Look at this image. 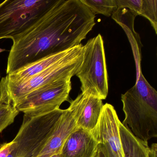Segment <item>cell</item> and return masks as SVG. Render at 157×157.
Listing matches in <instances>:
<instances>
[{
  "instance_id": "1",
  "label": "cell",
  "mask_w": 157,
  "mask_h": 157,
  "mask_svg": "<svg viewBox=\"0 0 157 157\" xmlns=\"http://www.w3.org/2000/svg\"><path fill=\"white\" fill-rule=\"evenodd\" d=\"M95 18L81 0H56L28 30L12 38L7 75L81 44L95 25Z\"/></svg>"
},
{
  "instance_id": "2",
  "label": "cell",
  "mask_w": 157,
  "mask_h": 157,
  "mask_svg": "<svg viewBox=\"0 0 157 157\" xmlns=\"http://www.w3.org/2000/svg\"><path fill=\"white\" fill-rule=\"evenodd\" d=\"M125 118L121 122L145 142L157 137V92L140 71L135 85L121 95Z\"/></svg>"
},
{
  "instance_id": "3",
  "label": "cell",
  "mask_w": 157,
  "mask_h": 157,
  "mask_svg": "<svg viewBox=\"0 0 157 157\" xmlns=\"http://www.w3.org/2000/svg\"><path fill=\"white\" fill-rule=\"evenodd\" d=\"M83 46L73 48L63 60L29 78L17 82L0 81V104L14 107L27 95L43 86L58 82L71 81L78 72L83 58Z\"/></svg>"
},
{
  "instance_id": "4",
  "label": "cell",
  "mask_w": 157,
  "mask_h": 157,
  "mask_svg": "<svg viewBox=\"0 0 157 157\" xmlns=\"http://www.w3.org/2000/svg\"><path fill=\"white\" fill-rule=\"evenodd\" d=\"M83 47L82 62L76 74L81 83V90L105 100L108 93V79L102 37L98 34Z\"/></svg>"
},
{
  "instance_id": "5",
  "label": "cell",
  "mask_w": 157,
  "mask_h": 157,
  "mask_svg": "<svg viewBox=\"0 0 157 157\" xmlns=\"http://www.w3.org/2000/svg\"><path fill=\"white\" fill-rule=\"evenodd\" d=\"M56 0H6L0 3V39L22 33L42 17Z\"/></svg>"
},
{
  "instance_id": "6",
  "label": "cell",
  "mask_w": 157,
  "mask_h": 157,
  "mask_svg": "<svg viewBox=\"0 0 157 157\" xmlns=\"http://www.w3.org/2000/svg\"><path fill=\"white\" fill-rule=\"evenodd\" d=\"M63 110L59 108L34 117L24 115L21 126L12 140L13 157H35L52 134Z\"/></svg>"
},
{
  "instance_id": "7",
  "label": "cell",
  "mask_w": 157,
  "mask_h": 157,
  "mask_svg": "<svg viewBox=\"0 0 157 157\" xmlns=\"http://www.w3.org/2000/svg\"><path fill=\"white\" fill-rule=\"evenodd\" d=\"M71 90V81L50 83L27 94L15 107L29 117L50 113L69 101Z\"/></svg>"
},
{
  "instance_id": "8",
  "label": "cell",
  "mask_w": 157,
  "mask_h": 157,
  "mask_svg": "<svg viewBox=\"0 0 157 157\" xmlns=\"http://www.w3.org/2000/svg\"><path fill=\"white\" fill-rule=\"evenodd\" d=\"M85 94L81 93L71 101L67 109L58 120L52 134L40 152L34 157H50L59 153L66 140L78 128L77 121L85 102Z\"/></svg>"
},
{
  "instance_id": "9",
  "label": "cell",
  "mask_w": 157,
  "mask_h": 157,
  "mask_svg": "<svg viewBox=\"0 0 157 157\" xmlns=\"http://www.w3.org/2000/svg\"><path fill=\"white\" fill-rule=\"evenodd\" d=\"M120 122L114 106L106 103L104 105L98 123L91 132L99 144L109 148L116 157H124L119 134Z\"/></svg>"
},
{
  "instance_id": "10",
  "label": "cell",
  "mask_w": 157,
  "mask_h": 157,
  "mask_svg": "<svg viewBox=\"0 0 157 157\" xmlns=\"http://www.w3.org/2000/svg\"><path fill=\"white\" fill-rule=\"evenodd\" d=\"M99 144L92 133L78 127L62 146L61 157H96Z\"/></svg>"
},
{
  "instance_id": "11",
  "label": "cell",
  "mask_w": 157,
  "mask_h": 157,
  "mask_svg": "<svg viewBox=\"0 0 157 157\" xmlns=\"http://www.w3.org/2000/svg\"><path fill=\"white\" fill-rule=\"evenodd\" d=\"M73 48L46 57L13 73L8 74L6 77L2 78L6 80L11 82L20 81L29 78L47 69L66 58L70 54Z\"/></svg>"
},
{
  "instance_id": "12",
  "label": "cell",
  "mask_w": 157,
  "mask_h": 157,
  "mask_svg": "<svg viewBox=\"0 0 157 157\" xmlns=\"http://www.w3.org/2000/svg\"><path fill=\"white\" fill-rule=\"evenodd\" d=\"M85 94L84 105L77 119V125L92 132L98 123L104 105L101 99Z\"/></svg>"
},
{
  "instance_id": "13",
  "label": "cell",
  "mask_w": 157,
  "mask_h": 157,
  "mask_svg": "<svg viewBox=\"0 0 157 157\" xmlns=\"http://www.w3.org/2000/svg\"><path fill=\"white\" fill-rule=\"evenodd\" d=\"M119 128L124 157H148V142L135 136L129 128L121 122Z\"/></svg>"
},
{
  "instance_id": "14",
  "label": "cell",
  "mask_w": 157,
  "mask_h": 157,
  "mask_svg": "<svg viewBox=\"0 0 157 157\" xmlns=\"http://www.w3.org/2000/svg\"><path fill=\"white\" fill-rule=\"evenodd\" d=\"M94 15L109 17L117 9L116 0H81Z\"/></svg>"
},
{
  "instance_id": "15",
  "label": "cell",
  "mask_w": 157,
  "mask_h": 157,
  "mask_svg": "<svg viewBox=\"0 0 157 157\" xmlns=\"http://www.w3.org/2000/svg\"><path fill=\"white\" fill-rule=\"evenodd\" d=\"M147 19L157 34V1L142 0L140 15Z\"/></svg>"
},
{
  "instance_id": "16",
  "label": "cell",
  "mask_w": 157,
  "mask_h": 157,
  "mask_svg": "<svg viewBox=\"0 0 157 157\" xmlns=\"http://www.w3.org/2000/svg\"><path fill=\"white\" fill-rule=\"evenodd\" d=\"M19 113L13 105L0 104V133L13 123Z\"/></svg>"
},
{
  "instance_id": "17",
  "label": "cell",
  "mask_w": 157,
  "mask_h": 157,
  "mask_svg": "<svg viewBox=\"0 0 157 157\" xmlns=\"http://www.w3.org/2000/svg\"><path fill=\"white\" fill-rule=\"evenodd\" d=\"M117 9H128L133 14L139 15L142 0H116Z\"/></svg>"
},
{
  "instance_id": "18",
  "label": "cell",
  "mask_w": 157,
  "mask_h": 157,
  "mask_svg": "<svg viewBox=\"0 0 157 157\" xmlns=\"http://www.w3.org/2000/svg\"><path fill=\"white\" fill-rule=\"evenodd\" d=\"M13 141L0 145V157H8L13 151Z\"/></svg>"
},
{
  "instance_id": "19",
  "label": "cell",
  "mask_w": 157,
  "mask_h": 157,
  "mask_svg": "<svg viewBox=\"0 0 157 157\" xmlns=\"http://www.w3.org/2000/svg\"><path fill=\"white\" fill-rule=\"evenodd\" d=\"M148 157H157V143H152L151 147H149Z\"/></svg>"
},
{
  "instance_id": "20",
  "label": "cell",
  "mask_w": 157,
  "mask_h": 157,
  "mask_svg": "<svg viewBox=\"0 0 157 157\" xmlns=\"http://www.w3.org/2000/svg\"><path fill=\"white\" fill-rule=\"evenodd\" d=\"M96 157H107L105 147L101 144H99Z\"/></svg>"
},
{
  "instance_id": "21",
  "label": "cell",
  "mask_w": 157,
  "mask_h": 157,
  "mask_svg": "<svg viewBox=\"0 0 157 157\" xmlns=\"http://www.w3.org/2000/svg\"><path fill=\"white\" fill-rule=\"evenodd\" d=\"M104 147L105 149V151H106V154H107V157H116L112 152V151L109 148L107 147Z\"/></svg>"
},
{
  "instance_id": "22",
  "label": "cell",
  "mask_w": 157,
  "mask_h": 157,
  "mask_svg": "<svg viewBox=\"0 0 157 157\" xmlns=\"http://www.w3.org/2000/svg\"><path fill=\"white\" fill-rule=\"evenodd\" d=\"M50 157H61L60 153H56V154H54L53 156Z\"/></svg>"
},
{
  "instance_id": "23",
  "label": "cell",
  "mask_w": 157,
  "mask_h": 157,
  "mask_svg": "<svg viewBox=\"0 0 157 157\" xmlns=\"http://www.w3.org/2000/svg\"><path fill=\"white\" fill-rule=\"evenodd\" d=\"M8 157H13V155H12V154L11 153H10V155H9V156H8Z\"/></svg>"
},
{
  "instance_id": "24",
  "label": "cell",
  "mask_w": 157,
  "mask_h": 157,
  "mask_svg": "<svg viewBox=\"0 0 157 157\" xmlns=\"http://www.w3.org/2000/svg\"><path fill=\"white\" fill-rule=\"evenodd\" d=\"M0 78H1V76H0Z\"/></svg>"
}]
</instances>
